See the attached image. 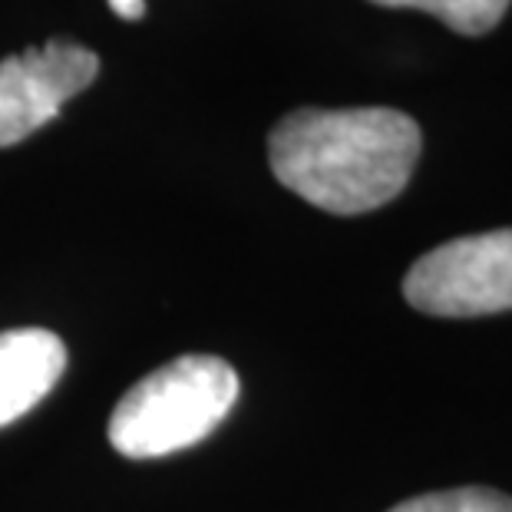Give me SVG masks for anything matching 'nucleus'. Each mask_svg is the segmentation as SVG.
I'll return each instance as SVG.
<instances>
[{
  "instance_id": "7ed1b4c3",
  "label": "nucleus",
  "mask_w": 512,
  "mask_h": 512,
  "mask_svg": "<svg viewBox=\"0 0 512 512\" xmlns=\"http://www.w3.org/2000/svg\"><path fill=\"white\" fill-rule=\"evenodd\" d=\"M403 298L433 318L512 311V228L437 245L407 271Z\"/></svg>"
},
{
  "instance_id": "6e6552de",
  "label": "nucleus",
  "mask_w": 512,
  "mask_h": 512,
  "mask_svg": "<svg viewBox=\"0 0 512 512\" xmlns=\"http://www.w3.org/2000/svg\"><path fill=\"white\" fill-rule=\"evenodd\" d=\"M113 14L123 20H143L146 17V0H110Z\"/></svg>"
},
{
  "instance_id": "39448f33",
  "label": "nucleus",
  "mask_w": 512,
  "mask_h": 512,
  "mask_svg": "<svg viewBox=\"0 0 512 512\" xmlns=\"http://www.w3.org/2000/svg\"><path fill=\"white\" fill-rule=\"evenodd\" d=\"M67 347L53 331L17 328L0 334V427L20 420L57 387Z\"/></svg>"
},
{
  "instance_id": "0eeeda50",
  "label": "nucleus",
  "mask_w": 512,
  "mask_h": 512,
  "mask_svg": "<svg viewBox=\"0 0 512 512\" xmlns=\"http://www.w3.org/2000/svg\"><path fill=\"white\" fill-rule=\"evenodd\" d=\"M390 512H512V496L489 486H460L443 493L413 496Z\"/></svg>"
},
{
  "instance_id": "423d86ee",
  "label": "nucleus",
  "mask_w": 512,
  "mask_h": 512,
  "mask_svg": "<svg viewBox=\"0 0 512 512\" xmlns=\"http://www.w3.org/2000/svg\"><path fill=\"white\" fill-rule=\"evenodd\" d=\"M374 7L390 10H420L443 20L446 27L463 37H486L509 14L512 0H367Z\"/></svg>"
},
{
  "instance_id": "20e7f679",
  "label": "nucleus",
  "mask_w": 512,
  "mask_h": 512,
  "mask_svg": "<svg viewBox=\"0 0 512 512\" xmlns=\"http://www.w3.org/2000/svg\"><path fill=\"white\" fill-rule=\"evenodd\" d=\"M100 73V57L73 40H50L0 63V149L24 143L60 116Z\"/></svg>"
},
{
  "instance_id": "f03ea898",
  "label": "nucleus",
  "mask_w": 512,
  "mask_h": 512,
  "mask_svg": "<svg viewBox=\"0 0 512 512\" xmlns=\"http://www.w3.org/2000/svg\"><path fill=\"white\" fill-rule=\"evenodd\" d=\"M238 374L212 354H185L152 370L116 403L110 443L129 460H156L195 446L238 400Z\"/></svg>"
},
{
  "instance_id": "f257e3e1",
  "label": "nucleus",
  "mask_w": 512,
  "mask_h": 512,
  "mask_svg": "<svg viewBox=\"0 0 512 512\" xmlns=\"http://www.w3.org/2000/svg\"><path fill=\"white\" fill-rule=\"evenodd\" d=\"M423 152L417 119L387 106L288 113L268 136V162L288 192L331 215H364L407 189Z\"/></svg>"
}]
</instances>
